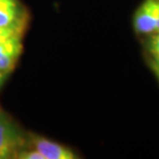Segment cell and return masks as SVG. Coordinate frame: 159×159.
<instances>
[{
	"mask_svg": "<svg viewBox=\"0 0 159 159\" xmlns=\"http://www.w3.org/2000/svg\"><path fill=\"white\" fill-rule=\"evenodd\" d=\"M28 148L35 149L44 159H77L79 156L70 148L43 136L28 132Z\"/></svg>",
	"mask_w": 159,
	"mask_h": 159,
	"instance_id": "3957f363",
	"label": "cell"
},
{
	"mask_svg": "<svg viewBox=\"0 0 159 159\" xmlns=\"http://www.w3.org/2000/svg\"><path fill=\"white\" fill-rule=\"evenodd\" d=\"M28 132H25L11 117L0 110V159H15L27 147Z\"/></svg>",
	"mask_w": 159,
	"mask_h": 159,
	"instance_id": "6da1fadb",
	"label": "cell"
},
{
	"mask_svg": "<svg viewBox=\"0 0 159 159\" xmlns=\"http://www.w3.org/2000/svg\"><path fill=\"white\" fill-rule=\"evenodd\" d=\"M23 33L16 34L7 41L0 44V71L8 75L14 70L18 59L23 52Z\"/></svg>",
	"mask_w": 159,
	"mask_h": 159,
	"instance_id": "277c9868",
	"label": "cell"
},
{
	"mask_svg": "<svg viewBox=\"0 0 159 159\" xmlns=\"http://www.w3.org/2000/svg\"><path fill=\"white\" fill-rule=\"evenodd\" d=\"M27 14L20 0H0V28L25 26Z\"/></svg>",
	"mask_w": 159,
	"mask_h": 159,
	"instance_id": "5b68a950",
	"label": "cell"
},
{
	"mask_svg": "<svg viewBox=\"0 0 159 159\" xmlns=\"http://www.w3.org/2000/svg\"><path fill=\"white\" fill-rule=\"evenodd\" d=\"M133 28L139 34L159 31V0H144L133 16Z\"/></svg>",
	"mask_w": 159,
	"mask_h": 159,
	"instance_id": "7a4b0ae2",
	"label": "cell"
},
{
	"mask_svg": "<svg viewBox=\"0 0 159 159\" xmlns=\"http://www.w3.org/2000/svg\"><path fill=\"white\" fill-rule=\"evenodd\" d=\"M149 64H150V67L152 69V71H153V74L155 75V77L159 81V61L151 58V60L149 61Z\"/></svg>",
	"mask_w": 159,
	"mask_h": 159,
	"instance_id": "9c48e42d",
	"label": "cell"
},
{
	"mask_svg": "<svg viewBox=\"0 0 159 159\" xmlns=\"http://www.w3.org/2000/svg\"><path fill=\"white\" fill-rule=\"evenodd\" d=\"M15 159H44V157L35 149L26 147L19 152Z\"/></svg>",
	"mask_w": 159,
	"mask_h": 159,
	"instance_id": "52a82bcc",
	"label": "cell"
},
{
	"mask_svg": "<svg viewBox=\"0 0 159 159\" xmlns=\"http://www.w3.org/2000/svg\"><path fill=\"white\" fill-rule=\"evenodd\" d=\"M25 26H12V27H5L0 28V44L7 41L12 36L19 33H24Z\"/></svg>",
	"mask_w": 159,
	"mask_h": 159,
	"instance_id": "8992f818",
	"label": "cell"
},
{
	"mask_svg": "<svg viewBox=\"0 0 159 159\" xmlns=\"http://www.w3.org/2000/svg\"><path fill=\"white\" fill-rule=\"evenodd\" d=\"M6 78H7V75H5V74H3V72L0 71V89H1L3 84H4Z\"/></svg>",
	"mask_w": 159,
	"mask_h": 159,
	"instance_id": "30bf717a",
	"label": "cell"
},
{
	"mask_svg": "<svg viewBox=\"0 0 159 159\" xmlns=\"http://www.w3.org/2000/svg\"><path fill=\"white\" fill-rule=\"evenodd\" d=\"M149 51H150L152 58L159 61V31L152 34V37L149 41Z\"/></svg>",
	"mask_w": 159,
	"mask_h": 159,
	"instance_id": "ba28073f",
	"label": "cell"
},
{
	"mask_svg": "<svg viewBox=\"0 0 159 159\" xmlns=\"http://www.w3.org/2000/svg\"><path fill=\"white\" fill-rule=\"evenodd\" d=\"M0 110H1V107H0Z\"/></svg>",
	"mask_w": 159,
	"mask_h": 159,
	"instance_id": "8fae6325",
	"label": "cell"
}]
</instances>
